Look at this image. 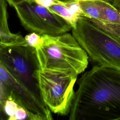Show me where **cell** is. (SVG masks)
Returning a JSON list of instances; mask_svg holds the SVG:
<instances>
[{"label":"cell","mask_w":120,"mask_h":120,"mask_svg":"<svg viewBox=\"0 0 120 120\" xmlns=\"http://www.w3.org/2000/svg\"><path fill=\"white\" fill-rule=\"evenodd\" d=\"M78 83L70 120H120V70L95 65Z\"/></svg>","instance_id":"6da1fadb"},{"label":"cell","mask_w":120,"mask_h":120,"mask_svg":"<svg viewBox=\"0 0 120 120\" xmlns=\"http://www.w3.org/2000/svg\"><path fill=\"white\" fill-rule=\"evenodd\" d=\"M41 36L42 42L35 48L41 71L74 77L85 71L89 56L72 34Z\"/></svg>","instance_id":"7a4b0ae2"},{"label":"cell","mask_w":120,"mask_h":120,"mask_svg":"<svg viewBox=\"0 0 120 120\" xmlns=\"http://www.w3.org/2000/svg\"><path fill=\"white\" fill-rule=\"evenodd\" d=\"M72 34L91 61L120 70V37L106 31L90 18L81 16Z\"/></svg>","instance_id":"3957f363"},{"label":"cell","mask_w":120,"mask_h":120,"mask_svg":"<svg viewBox=\"0 0 120 120\" xmlns=\"http://www.w3.org/2000/svg\"><path fill=\"white\" fill-rule=\"evenodd\" d=\"M0 65L41 97L38 77L40 68L35 48L29 45L0 48Z\"/></svg>","instance_id":"277c9868"},{"label":"cell","mask_w":120,"mask_h":120,"mask_svg":"<svg viewBox=\"0 0 120 120\" xmlns=\"http://www.w3.org/2000/svg\"><path fill=\"white\" fill-rule=\"evenodd\" d=\"M38 77L41 98L50 111L61 115L69 113L77 77L40 69Z\"/></svg>","instance_id":"5b68a950"},{"label":"cell","mask_w":120,"mask_h":120,"mask_svg":"<svg viewBox=\"0 0 120 120\" xmlns=\"http://www.w3.org/2000/svg\"><path fill=\"white\" fill-rule=\"evenodd\" d=\"M14 8L22 25L30 32L40 35H56L72 29L63 18L34 2L24 1Z\"/></svg>","instance_id":"8992f818"},{"label":"cell","mask_w":120,"mask_h":120,"mask_svg":"<svg viewBox=\"0 0 120 120\" xmlns=\"http://www.w3.org/2000/svg\"><path fill=\"white\" fill-rule=\"evenodd\" d=\"M0 101L11 96L31 115L33 120L53 119L41 97L21 82L0 65Z\"/></svg>","instance_id":"52a82bcc"},{"label":"cell","mask_w":120,"mask_h":120,"mask_svg":"<svg viewBox=\"0 0 120 120\" xmlns=\"http://www.w3.org/2000/svg\"><path fill=\"white\" fill-rule=\"evenodd\" d=\"M28 45L25 38L12 32L8 24L7 0H0V48Z\"/></svg>","instance_id":"ba28073f"},{"label":"cell","mask_w":120,"mask_h":120,"mask_svg":"<svg viewBox=\"0 0 120 120\" xmlns=\"http://www.w3.org/2000/svg\"><path fill=\"white\" fill-rule=\"evenodd\" d=\"M48 8L67 21L72 28L75 27L79 18L84 16L79 0L62 1L61 3L53 5Z\"/></svg>","instance_id":"9c48e42d"},{"label":"cell","mask_w":120,"mask_h":120,"mask_svg":"<svg viewBox=\"0 0 120 120\" xmlns=\"http://www.w3.org/2000/svg\"><path fill=\"white\" fill-rule=\"evenodd\" d=\"M79 3L84 16L95 20L99 19V9L96 0H79Z\"/></svg>","instance_id":"30bf717a"},{"label":"cell","mask_w":120,"mask_h":120,"mask_svg":"<svg viewBox=\"0 0 120 120\" xmlns=\"http://www.w3.org/2000/svg\"><path fill=\"white\" fill-rule=\"evenodd\" d=\"M24 38L28 45L35 48L38 47L42 41L41 35L35 32H30Z\"/></svg>","instance_id":"8fae6325"},{"label":"cell","mask_w":120,"mask_h":120,"mask_svg":"<svg viewBox=\"0 0 120 120\" xmlns=\"http://www.w3.org/2000/svg\"><path fill=\"white\" fill-rule=\"evenodd\" d=\"M25 1L34 2L39 5L48 8L52 6L62 2L60 0H25Z\"/></svg>","instance_id":"7c38bea8"},{"label":"cell","mask_w":120,"mask_h":120,"mask_svg":"<svg viewBox=\"0 0 120 120\" xmlns=\"http://www.w3.org/2000/svg\"><path fill=\"white\" fill-rule=\"evenodd\" d=\"M25 0H7L9 5L12 7H14L16 5L22 3Z\"/></svg>","instance_id":"4fadbf2b"},{"label":"cell","mask_w":120,"mask_h":120,"mask_svg":"<svg viewBox=\"0 0 120 120\" xmlns=\"http://www.w3.org/2000/svg\"><path fill=\"white\" fill-rule=\"evenodd\" d=\"M103 0V1H104L107 2H108V3H109L113 5L117 0Z\"/></svg>","instance_id":"5bb4252c"},{"label":"cell","mask_w":120,"mask_h":120,"mask_svg":"<svg viewBox=\"0 0 120 120\" xmlns=\"http://www.w3.org/2000/svg\"><path fill=\"white\" fill-rule=\"evenodd\" d=\"M62 1H70V0H60Z\"/></svg>","instance_id":"9a60e30c"}]
</instances>
